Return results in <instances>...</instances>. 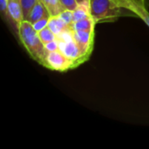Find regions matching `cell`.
Returning a JSON list of instances; mask_svg holds the SVG:
<instances>
[{"instance_id": "cell-10", "label": "cell", "mask_w": 149, "mask_h": 149, "mask_svg": "<svg viewBox=\"0 0 149 149\" xmlns=\"http://www.w3.org/2000/svg\"><path fill=\"white\" fill-rule=\"evenodd\" d=\"M47 9L51 17H57L65 10V7L60 0H40Z\"/></svg>"}, {"instance_id": "cell-22", "label": "cell", "mask_w": 149, "mask_h": 149, "mask_svg": "<svg viewBox=\"0 0 149 149\" xmlns=\"http://www.w3.org/2000/svg\"><path fill=\"white\" fill-rule=\"evenodd\" d=\"M146 4L149 5V0H146Z\"/></svg>"}, {"instance_id": "cell-11", "label": "cell", "mask_w": 149, "mask_h": 149, "mask_svg": "<svg viewBox=\"0 0 149 149\" xmlns=\"http://www.w3.org/2000/svg\"><path fill=\"white\" fill-rule=\"evenodd\" d=\"M96 23L92 17L82 19L72 24V27L74 31H94Z\"/></svg>"}, {"instance_id": "cell-7", "label": "cell", "mask_w": 149, "mask_h": 149, "mask_svg": "<svg viewBox=\"0 0 149 149\" xmlns=\"http://www.w3.org/2000/svg\"><path fill=\"white\" fill-rule=\"evenodd\" d=\"M58 50L66 58L73 61V68H76L81 64H83V61L81 59L80 51L74 39L69 42H64L58 40Z\"/></svg>"}, {"instance_id": "cell-13", "label": "cell", "mask_w": 149, "mask_h": 149, "mask_svg": "<svg viewBox=\"0 0 149 149\" xmlns=\"http://www.w3.org/2000/svg\"><path fill=\"white\" fill-rule=\"evenodd\" d=\"M38 34L41 41L45 45L47 44V43H49V42H51V41H52V40L57 39V36L52 32V31L48 26L45 27L44 29H42L40 31H38Z\"/></svg>"}, {"instance_id": "cell-3", "label": "cell", "mask_w": 149, "mask_h": 149, "mask_svg": "<svg viewBox=\"0 0 149 149\" xmlns=\"http://www.w3.org/2000/svg\"><path fill=\"white\" fill-rule=\"evenodd\" d=\"M73 30V29H72ZM73 39L76 42L80 53L81 59L84 62L88 60L90 58L94 41V31H72Z\"/></svg>"}, {"instance_id": "cell-19", "label": "cell", "mask_w": 149, "mask_h": 149, "mask_svg": "<svg viewBox=\"0 0 149 149\" xmlns=\"http://www.w3.org/2000/svg\"><path fill=\"white\" fill-rule=\"evenodd\" d=\"M45 49H46V51L48 52H54V51H58V39L52 40V41L45 44Z\"/></svg>"}, {"instance_id": "cell-12", "label": "cell", "mask_w": 149, "mask_h": 149, "mask_svg": "<svg viewBox=\"0 0 149 149\" xmlns=\"http://www.w3.org/2000/svg\"><path fill=\"white\" fill-rule=\"evenodd\" d=\"M72 14H73V23L91 17L90 8L83 5H78V7L72 10Z\"/></svg>"}, {"instance_id": "cell-16", "label": "cell", "mask_w": 149, "mask_h": 149, "mask_svg": "<svg viewBox=\"0 0 149 149\" xmlns=\"http://www.w3.org/2000/svg\"><path fill=\"white\" fill-rule=\"evenodd\" d=\"M51 16H45L44 17H42L41 19L38 20L37 22H35L34 24H32L34 29L38 31L42 29H44L45 27H46L48 25V22H49V19H50Z\"/></svg>"}, {"instance_id": "cell-18", "label": "cell", "mask_w": 149, "mask_h": 149, "mask_svg": "<svg viewBox=\"0 0 149 149\" xmlns=\"http://www.w3.org/2000/svg\"><path fill=\"white\" fill-rule=\"evenodd\" d=\"M0 10L3 17H5L6 21L10 24V17H9L8 10H7V0H0Z\"/></svg>"}, {"instance_id": "cell-21", "label": "cell", "mask_w": 149, "mask_h": 149, "mask_svg": "<svg viewBox=\"0 0 149 149\" xmlns=\"http://www.w3.org/2000/svg\"><path fill=\"white\" fill-rule=\"evenodd\" d=\"M137 1L141 2V3H144V4H146V0H137ZM146 5H147V4H146Z\"/></svg>"}, {"instance_id": "cell-20", "label": "cell", "mask_w": 149, "mask_h": 149, "mask_svg": "<svg viewBox=\"0 0 149 149\" xmlns=\"http://www.w3.org/2000/svg\"><path fill=\"white\" fill-rule=\"evenodd\" d=\"M78 5H83L90 8V0H76Z\"/></svg>"}, {"instance_id": "cell-2", "label": "cell", "mask_w": 149, "mask_h": 149, "mask_svg": "<svg viewBox=\"0 0 149 149\" xmlns=\"http://www.w3.org/2000/svg\"><path fill=\"white\" fill-rule=\"evenodd\" d=\"M90 14L96 24L115 21L126 14L134 16L131 11L121 7L117 0H90Z\"/></svg>"}, {"instance_id": "cell-14", "label": "cell", "mask_w": 149, "mask_h": 149, "mask_svg": "<svg viewBox=\"0 0 149 149\" xmlns=\"http://www.w3.org/2000/svg\"><path fill=\"white\" fill-rule=\"evenodd\" d=\"M37 2H38V0H21V4H22V8H23V13H24V20L27 19L31 9L33 8V6L36 4Z\"/></svg>"}, {"instance_id": "cell-1", "label": "cell", "mask_w": 149, "mask_h": 149, "mask_svg": "<svg viewBox=\"0 0 149 149\" xmlns=\"http://www.w3.org/2000/svg\"><path fill=\"white\" fill-rule=\"evenodd\" d=\"M17 37L32 59L45 66L48 52L32 24L27 20H24L19 26Z\"/></svg>"}, {"instance_id": "cell-15", "label": "cell", "mask_w": 149, "mask_h": 149, "mask_svg": "<svg viewBox=\"0 0 149 149\" xmlns=\"http://www.w3.org/2000/svg\"><path fill=\"white\" fill-rule=\"evenodd\" d=\"M60 18H62L67 24L69 25H72L73 24V14H72V10H63L59 16H58Z\"/></svg>"}, {"instance_id": "cell-17", "label": "cell", "mask_w": 149, "mask_h": 149, "mask_svg": "<svg viewBox=\"0 0 149 149\" xmlns=\"http://www.w3.org/2000/svg\"><path fill=\"white\" fill-rule=\"evenodd\" d=\"M60 1L65 10H73L78 7V3L76 0H60Z\"/></svg>"}, {"instance_id": "cell-8", "label": "cell", "mask_w": 149, "mask_h": 149, "mask_svg": "<svg viewBox=\"0 0 149 149\" xmlns=\"http://www.w3.org/2000/svg\"><path fill=\"white\" fill-rule=\"evenodd\" d=\"M45 16H50V14L47 9L45 8V6L44 5V3L40 0H38L36 4L31 9L26 20L31 24H34L35 22H37L38 20L41 19L42 17Z\"/></svg>"}, {"instance_id": "cell-4", "label": "cell", "mask_w": 149, "mask_h": 149, "mask_svg": "<svg viewBox=\"0 0 149 149\" xmlns=\"http://www.w3.org/2000/svg\"><path fill=\"white\" fill-rule=\"evenodd\" d=\"M45 67L57 72H66L73 69V61L66 58L59 50L50 52L45 58Z\"/></svg>"}, {"instance_id": "cell-6", "label": "cell", "mask_w": 149, "mask_h": 149, "mask_svg": "<svg viewBox=\"0 0 149 149\" xmlns=\"http://www.w3.org/2000/svg\"><path fill=\"white\" fill-rule=\"evenodd\" d=\"M119 4L140 17L149 27V11L147 5L137 0H117Z\"/></svg>"}, {"instance_id": "cell-5", "label": "cell", "mask_w": 149, "mask_h": 149, "mask_svg": "<svg viewBox=\"0 0 149 149\" xmlns=\"http://www.w3.org/2000/svg\"><path fill=\"white\" fill-rule=\"evenodd\" d=\"M7 10L10 17V24L18 36V29L24 20L21 0H7Z\"/></svg>"}, {"instance_id": "cell-9", "label": "cell", "mask_w": 149, "mask_h": 149, "mask_svg": "<svg viewBox=\"0 0 149 149\" xmlns=\"http://www.w3.org/2000/svg\"><path fill=\"white\" fill-rule=\"evenodd\" d=\"M52 31V32L58 37L61 32H63L64 31H65L66 29L71 28L72 26L67 24L62 18H60L58 16L57 17H51L48 22V25H47Z\"/></svg>"}]
</instances>
